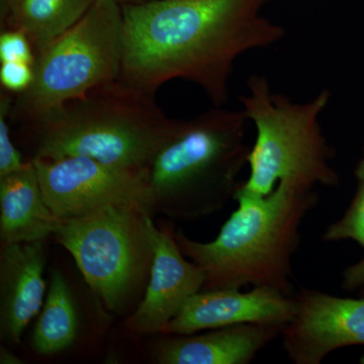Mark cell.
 <instances>
[{"instance_id":"obj_1","label":"cell","mask_w":364,"mask_h":364,"mask_svg":"<svg viewBox=\"0 0 364 364\" xmlns=\"http://www.w3.org/2000/svg\"><path fill=\"white\" fill-rule=\"evenodd\" d=\"M270 0H145L124 4L119 79L155 95L172 79L200 86L224 107L236 60L267 49L286 31L262 14Z\"/></svg>"},{"instance_id":"obj_2","label":"cell","mask_w":364,"mask_h":364,"mask_svg":"<svg viewBox=\"0 0 364 364\" xmlns=\"http://www.w3.org/2000/svg\"><path fill=\"white\" fill-rule=\"evenodd\" d=\"M154 95L119 78L93 88L37 123L21 127L31 159L85 156L146 173L184 121L167 116Z\"/></svg>"},{"instance_id":"obj_3","label":"cell","mask_w":364,"mask_h":364,"mask_svg":"<svg viewBox=\"0 0 364 364\" xmlns=\"http://www.w3.org/2000/svg\"><path fill=\"white\" fill-rule=\"evenodd\" d=\"M239 207L215 240L203 243L176 232L181 252L202 268V291L265 287L291 294V261L301 223L317 205L314 188L280 181L267 196L237 188Z\"/></svg>"},{"instance_id":"obj_4","label":"cell","mask_w":364,"mask_h":364,"mask_svg":"<svg viewBox=\"0 0 364 364\" xmlns=\"http://www.w3.org/2000/svg\"><path fill=\"white\" fill-rule=\"evenodd\" d=\"M243 109L214 107L184 119L148 169L155 215L195 221L221 210L234 198L237 177L248 164Z\"/></svg>"},{"instance_id":"obj_5","label":"cell","mask_w":364,"mask_h":364,"mask_svg":"<svg viewBox=\"0 0 364 364\" xmlns=\"http://www.w3.org/2000/svg\"><path fill=\"white\" fill-rule=\"evenodd\" d=\"M256 138L248 156L250 174L239 191L267 196L280 181L305 188H336L338 172L332 166L334 149L321 126V117L331 102V91L321 90L312 100L294 102L272 90L265 75L253 74L247 93L239 97Z\"/></svg>"},{"instance_id":"obj_6","label":"cell","mask_w":364,"mask_h":364,"mask_svg":"<svg viewBox=\"0 0 364 364\" xmlns=\"http://www.w3.org/2000/svg\"><path fill=\"white\" fill-rule=\"evenodd\" d=\"M123 59V7L114 0H97L36 56L32 85L14 97L11 123H37L93 88L117 80Z\"/></svg>"},{"instance_id":"obj_7","label":"cell","mask_w":364,"mask_h":364,"mask_svg":"<svg viewBox=\"0 0 364 364\" xmlns=\"http://www.w3.org/2000/svg\"><path fill=\"white\" fill-rule=\"evenodd\" d=\"M155 229L147 210L111 205L83 217L60 219L53 237L71 254L105 308L122 315L145 294Z\"/></svg>"},{"instance_id":"obj_8","label":"cell","mask_w":364,"mask_h":364,"mask_svg":"<svg viewBox=\"0 0 364 364\" xmlns=\"http://www.w3.org/2000/svg\"><path fill=\"white\" fill-rule=\"evenodd\" d=\"M48 207L74 219L111 205H135L154 217L148 172L129 171L85 156L33 158Z\"/></svg>"},{"instance_id":"obj_9","label":"cell","mask_w":364,"mask_h":364,"mask_svg":"<svg viewBox=\"0 0 364 364\" xmlns=\"http://www.w3.org/2000/svg\"><path fill=\"white\" fill-rule=\"evenodd\" d=\"M296 301L298 312L282 331V346L294 364H320L340 348L364 346V296L301 289Z\"/></svg>"},{"instance_id":"obj_10","label":"cell","mask_w":364,"mask_h":364,"mask_svg":"<svg viewBox=\"0 0 364 364\" xmlns=\"http://www.w3.org/2000/svg\"><path fill=\"white\" fill-rule=\"evenodd\" d=\"M203 282L202 268L181 252L173 225L156 226L149 282L142 301L124 320V329L134 337L161 335L188 299L202 291Z\"/></svg>"},{"instance_id":"obj_11","label":"cell","mask_w":364,"mask_h":364,"mask_svg":"<svg viewBox=\"0 0 364 364\" xmlns=\"http://www.w3.org/2000/svg\"><path fill=\"white\" fill-rule=\"evenodd\" d=\"M298 312V301L265 287L242 293L227 289L198 291L161 335H191L242 324L286 327Z\"/></svg>"},{"instance_id":"obj_12","label":"cell","mask_w":364,"mask_h":364,"mask_svg":"<svg viewBox=\"0 0 364 364\" xmlns=\"http://www.w3.org/2000/svg\"><path fill=\"white\" fill-rule=\"evenodd\" d=\"M46 241L0 248V339L20 344L26 326L44 305Z\"/></svg>"},{"instance_id":"obj_13","label":"cell","mask_w":364,"mask_h":364,"mask_svg":"<svg viewBox=\"0 0 364 364\" xmlns=\"http://www.w3.org/2000/svg\"><path fill=\"white\" fill-rule=\"evenodd\" d=\"M284 328L242 324L198 335H164L154 346L160 364H248Z\"/></svg>"},{"instance_id":"obj_14","label":"cell","mask_w":364,"mask_h":364,"mask_svg":"<svg viewBox=\"0 0 364 364\" xmlns=\"http://www.w3.org/2000/svg\"><path fill=\"white\" fill-rule=\"evenodd\" d=\"M59 221L46 203L33 160L0 177L1 245L46 241L53 236Z\"/></svg>"},{"instance_id":"obj_15","label":"cell","mask_w":364,"mask_h":364,"mask_svg":"<svg viewBox=\"0 0 364 364\" xmlns=\"http://www.w3.org/2000/svg\"><path fill=\"white\" fill-rule=\"evenodd\" d=\"M97 0H2V30H16L30 40L36 56L65 33Z\"/></svg>"},{"instance_id":"obj_16","label":"cell","mask_w":364,"mask_h":364,"mask_svg":"<svg viewBox=\"0 0 364 364\" xmlns=\"http://www.w3.org/2000/svg\"><path fill=\"white\" fill-rule=\"evenodd\" d=\"M78 329V313L73 294L63 274L55 270L33 330V350L39 355H53L65 350L75 341Z\"/></svg>"},{"instance_id":"obj_17","label":"cell","mask_w":364,"mask_h":364,"mask_svg":"<svg viewBox=\"0 0 364 364\" xmlns=\"http://www.w3.org/2000/svg\"><path fill=\"white\" fill-rule=\"evenodd\" d=\"M358 189L343 217L326 229L323 240H352L364 248V158L355 169Z\"/></svg>"},{"instance_id":"obj_18","label":"cell","mask_w":364,"mask_h":364,"mask_svg":"<svg viewBox=\"0 0 364 364\" xmlns=\"http://www.w3.org/2000/svg\"><path fill=\"white\" fill-rule=\"evenodd\" d=\"M13 102L11 93L2 90L0 92V177L21 169L26 163L14 145L9 129Z\"/></svg>"},{"instance_id":"obj_19","label":"cell","mask_w":364,"mask_h":364,"mask_svg":"<svg viewBox=\"0 0 364 364\" xmlns=\"http://www.w3.org/2000/svg\"><path fill=\"white\" fill-rule=\"evenodd\" d=\"M36 53L25 33L2 30L0 33V62H23L33 66Z\"/></svg>"},{"instance_id":"obj_20","label":"cell","mask_w":364,"mask_h":364,"mask_svg":"<svg viewBox=\"0 0 364 364\" xmlns=\"http://www.w3.org/2000/svg\"><path fill=\"white\" fill-rule=\"evenodd\" d=\"M33 80V66L23 62H4L0 67L2 90L20 95L28 90Z\"/></svg>"},{"instance_id":"obj_21","label":"cell","mask_w":364,"mask_h":364,"mask_svg":"<svg viewBox=\"0 0 364 364\" xmlns=\"http://www.w3.org/2000/svg\"><path fill=\"white\" fill-rule=\"evenodd\" d=\"M364 158V155H363ZM364 284V257L344 270L342 287L348 291H358Z\"/></svg>"},{"instance_id":"obj_22","label":"cell","mask_w":364,"mask_h":364,"mask_svg":"<svg viewBox=\"0 0 364 364\" xmlns=\"http://www.w3.org/2000/svg\"><path fill=\"white\" fill-rule=\"evenodd\" d=\"M0 363L1 364H20L21 359L11 351L7 345L0 346Z\"/></svg>"},{"instance_id":"obj_23","label":"cell","mask_w":364,"mask_h":364,"mask_svg":"<svg viewBox=\"0 0 364 364\" xmlns=\"http://www.w3.org/2000/svg\"><path fill=\"white\" fill-rule=\"evenodd\" d=\"M114 1L119 2L121 6H124V4H140L145 0H114Z\"/></svg>"},{"instance_id":"obj_24","label":"cell","mask_w":364,"mask_h":364,"mask_svg":"<svg viewBox=\"0 0 364 364\" xmlns=\"http://www.w3.org/2000/svg\"><path fill=\"white\" fill-rule=\"evenodd\" d=\"M358 291L361 296H364V284L360 287V289H358Z\"/></svg>"}]
</instances>
